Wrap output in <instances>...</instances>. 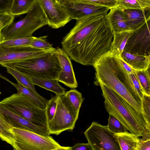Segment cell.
Listing matches in <instances>:
<instances>
[{"label": "cell", "instance_id": "cell-1", "mask_svg": "<svg viewBox=\"0 0 150 150\" xmlns=\"http://www.w3.org/2000/svg\"><path fill=\"white\" fill-rule=\"evenodd\" d=\"M105 15L96 14L76 20L63 38L62 48L72 60L83 65L93 66L110 52L113 32Z\"/></svg>", "mask_w": 150, "mask_h": 150}, {"label": "cell", "instance_id": "cell-2", "mask_svg": "<svg viewBox=\"0 0 150 150\" xmlns=\"http://www.w3.org/2000/svg\"><path fill=\"white\" fill-rule=\"evenodd\" d=\"M93 66L95 70L96 85L107 86L143 115L142 99L135 90L129 74L115 55L109 52Z\"/></svg>", "mask_w": 150, "mask_h": 150}, {"label": "cell", "instance_id": "cell-3", "mask_svg": "<svg viewBox=\"0 0 150 150\" xmlns=\"http://www.w3.org/2000/svg\"><path fill=\"white\" fill-rule=\"evenodd\" d=\"M99 86L102 91L106 111L117 118L128 131L139 137L150 132V127L142 114L110 88L103 84Z\"/></svg>", "mask_w": 150, "mask_h": 150}, {"label": "cell", "instance_id": "cell-4", "mask_svg": "<svg viewBox=\"0 0 150 150\" xmlns=\"http://www.w3.org/2000/svg\"><path fill=\"white\" fill-rule=\"evenodd\" d=\"M12 67L27 76L57 79L61 67L56 49L37 56L0 64Z\"/></svg>", "mask_w": 150, "mask_h": 150}, {"label": "cell", "instance_id": "cell-5", "mask_svg": "<svg viewBox=\"0 0 150 150\" xmlns=\"http://www.w3.org/2000/svg\"><path fill=\"white\" fill-rule=\"evenodd\" d=\"M22 19L13 22L0 31V42L13 38L30 37L36 30L47 25V19L38 2Z\"/></svg>", "mask_w": 150, "mask_h": 150}, {"label": "cell", "instance_id": "cell-6", "mask_svg": "<svg viewBox=\"0 0 150 150\" xmlns=\"http://www.w3.org/2000/svg\"><path fill=\"white\" fill-rule=\"evenodd\" d=\"M0 103L32 123L47 130L45 109L39 107L25 96L21 93H14Z\"/></svg>", "mask_w": 150, "mask_h": 150}, {"label": "cell", "instance_id": "cell-7", "mask_svg": "<svg viewBox=\"0 0 150 150\" xmlns=\"http://www.w3.org/2000/svg\"><path fill=\"white\" fill-rule=\"evenodd\" d=\"M14 150H70V146H61L50 134L24 128L13 127Z\"/></svg>", "mask_w": 150, "mask_h": 150}, {"label": "cell", "instance_id": "cell-8", "mask_svg": "<svg viewBox=\"0 0 150 150\" xmlns=\"http://www.w3.org/2000/svg\"><path fill=\"white\" fill-rule=\"evenodd\" d=\"M57 107L52 119L47 123V130L50 134L58 135L75 127L79 112L73 106L64 94L56 95Z\"/></svg>", "mask_w": 150, "mask_h": 150}, {"label": "cell", "instance_id": "cell-9", "mask_svg": "<svg viewBox=\"0 0 150 150\" xmlns=\"http://www.w3.org/2000/svg\"><path fill=\"white\" fill-rule=\"evenodd\" d=\"M115 134L107 126L95 122L84 132L92 150H121Z\"/></svg>", "mask_w": 150, "mask_h": 150}, {"label": "cell", "instance_id": "cell-10", "mask_svg": "<svg viewBox=\"0 0 150 150\" xmlns=\"http://www.w3.org/2000/svg\"><path fill=\"white\" fill-rule=\"evenodd\" d=\"M46 17L47 25L57 29L64 26L71 19L61 2L56 0H36Z\"/></svg>", "mask_w": 150, "mask_h": 150}, {"label": "cell", "instance_id": "cell-11", "mask_svg": "<svg viewBox=\"0 0 150 150\" xmlns=\"http://www.w3.org/2000/svg\"><path fill=\"white\" fill-rule=\"evenodd\" d=\"M124 51L132 54L150 55V21L131 33Z\"/></svg>", "mask_w": 150, "mask_h": 150}, {"label": "cell", "instance_id": "cell-12", "mask_svg": "<svg viewBox=\"0 0 150 150\" xmlns=\"http://www.w3.org/2000/svg\"><path fill=\"white\" fill-rule=\"evenodd\" d=\"M53 47L40 49L30 46L5 47L0 44V64L21 60L55 50Z\"/></svg>", "mask_w": 150, "mask_h": 150}, {"label": "cell", "instance_id": "cell-13", "mask_svg": "<svg viewBox=\"0 0 150 150\" xmlns=\"http://www.w3.org/2000/svg\"><path fill=\"white\" fill-rule=\"evenodd\" d=\"M61 3L69 13L71 20H76L86 16L96 14L106 15L110 9L104 6L68 0H63Z\"/></svg>", "mask_w": 150, "mask_h": 150}, {"label": "cell", "instance_id": "cell-14", "mask_svg": "<svg viewBox=\"0 0 150 150\" xmlns=\"http://www.w3.org/2000/svg\"><path fill=\"white\" fill-rule=\"evenodd\" d=\"M56 52L61 67L57 80L71 88H77L78 83L69 56L62 48L58 47Z\"/></svg>", "mask_w": 150, "mask_h": 150}, {"label": "cell", "instance_id": "cell-15", "mask_svg": "<svg viewBox=\"0 0 150 150\" xmlns=\"http://www.w3.org/2000/svg\"><path fill=\"white\" fill-rule=\"evenodd\" d=\"M0 113L13 127L24 128L39 133L49 134L47 130L32 123L8 109L0 103Z\"/></svg>", "mask_w": 150, "mask_h": 150}, {"label": "cell", "instance_id": "cell-16", "mask_svg": "<svg viewBox=\"0 0 150 150\" xmlns=\"http://www.w3.org/2000/svg\"><path fill=\"white\" fill-rule=\"evenodd\" d=\"M123 11L131 32L136 30L150 21V9H126Z\"/></svg>", "mask_w": 150, "mask_h": 150}, {"label": "cell", "instance_id": "cell-17", "mask_svg": "<svg viewBox=\"0 0 150 150\" xmlns=\"http://www.w3.org/2000/svg\"><path fill=\"white\" fill-rule=\"evenodd\" d=\"M113 32L130 31L123 10L118 6L111 8L105 15Z\"/></svg>", "mask_w": 150, "mask_h": 150}, {"label": "cell", "instance_id": "cell-18", "mask_svg": "<svg viewBox=\"0 0 150 150\" xmlns=\"http://www.w3.org/2000/svg\"><path fill=\"white\" fill-rule=\"evenodd\" d=\"M123 59L135 70L147 69L150 67V55H143L130 53L123 51L120 55Z\"/></svg>", "mask_w": 150, "mask_h": 150}, {"label": "cell", "instance_id": "cell-19", "mask_svg": "<svg viewBox=\"0 0 150 150\" xmlns=\"http://www.w3.org/2000/svg\"><path fill=\"white\" fill-rule=\"evenodd\" d=\"M121 150H138L140 138L127 131L115 133Z\"/></svg>", "mask_w": 150, "mask_h": 150}, {"label": "cell", "instance_id": "cell-20", "mask_svg": "<svg viewBox=\"0 0 150 150\" xmlns=\"http://www.w3.org/2000/svg\"><path fill=\"white\" fill-rule=\"evenodd\" d=\"M34 85L54 93L56 95L64 94L66 89L59 84L57 80L27 76Z\"/></svg>", "mask_w": 150, "mask_h": 150}, {"label": "cell", "instance_id": "cell-21", "mask_svg": "<svg viewBox=\"0 0 150 150\" xmlns=\"http://www.w3.org/2000/svg\"><path fill=\"white\" fill-rule=\"evenodd\" d=\"M0 78L10 83L14 86L17 90L18 93H21L27 96L40 108L45 109L47 103L48 101L45 98L41 95L38 96L19 83L16 84L10 81L6 77L0 73Z\"/></svg>", "mask_w": 150, "mask_h": 150}, {"label": "cell", "instance_id": "cell-22", "mask_svg": "<svg viewBox=\"0 0 150 150\" xmlns=\"http://www.w3.org/2000/svg\"><path fill=\"white\" fill-rule=\"evenodd\" d=\"M132 32H113V38L110 52L119 56L124 51L126 43Z\"/></svg>", "mask_w": 150, "mask_h": 150}, {"label": "cell", "instance_id": "cell-23", "mask_svg": "<svg viewBox=\"0 0 150 150\" xmlns=\"http://www.w3.org/2000/svg\"><path fill=\"white\" fill-rule=\"evenodd\" d=\"M36 2V0H13L8 12L14 16L27 13Z\"/></svg>", "mask_w": 150, "mask_h": 150}, {"label": "cell", "instance_id": "cell-24", "mask_svg": "<svg viewBox=\"0 0 150 150\" xmlns=\"http://www.w3.org/2000/svg\"><path fill=\"white\" fill-rule=\"evenodd\" d=\"M12 128L0 113V139L10 144L13 148L15 138Z\"/></svg>", "mask_w": 150, "mask_h": 150}, {"label": "cell", "instance_id": "cell-25", "mask_svg": "<svg viewBox=\"0 0 150 150\" xmlns=\"http://www.w3.org/2000/svg\"><path fill=\"white\" fill-rule=\"evenodd\" d=\"M118 7L126 9H150V0H117Z\"/></svg>", "mask_w": 150, "mask_h": 150}, {"label": "cell", "instance_id": "cell-26", "mask_svg": "<svg viewBox=\"0 0 150 150\" xmlns=\"http://www.w3.org/2000/svg\"><path fill=\"white\" fill-rule=\"evenodd\" d=\"M3 67L6 68L7 72L12 75L18 83L28 88L36 94L40 96L35 90V85L28 77L12 67L7 66Z\"/></svg>", "mask_w": 150, "mask_h": 150}, {"label": "cell", "instance_id": "cell-27", "mask_svg": "<svg viewBox=\"0 0 150 150\" xmlns=\"http://www.w3.org/2000/svg\"><path fill=\"white\" fill-rule=\"evenodd\" d=\"M35 38L32 36L13 38L0 42V44L5 47L28 46Z\"/></svg>", "mask_w": 150, "mask_h": 150}, {"label": "cell", "instance_id": "cell-28", "mask_svg": "<svg viewBox=\"0 0 150 150\" xmlns=\"http://www.w3.org/2000/svg\"><path fill=\"white\" fill-rule=\"evenodd\" d=\"M135 72L144 93L150 95V68L142 70H135Z\"/></svg>", "mask_w": 150, "mask_h": 150}, {"label": "cell", "instance_id": "cell-29", "mask_svg": "<svg viewBox=\"0 0 150 150\" xmlns=\"http://www.w3.org/2000/svg\"><path fill=\"white\" fill-rule=\"evenodd\" d=\"M65 94L76 111L79 112L84 100L82 94L76 89H72L66 92Z\"/></svg>", "mask_w": 150, "mask_h": 150}, {"label": "cell", "instance_id": "cell-30", "mask_svg": "<svg viewBox=\"0 0 150 150\" xmlns=\"http://www.w3.org/2000/svg\"><path fill=\"white\" fill-rule=\"evenodd\" d=\"M109 114L108 123L107 126L110 130L115 133L128 131L117 118L112 115Z\"/></svg>", "mask_w": 150, "mask_h": 150}, {"label": "cell", "instance_id": "cell-31", "mask_svg": "<svg viewBox=\"0 0 150 150\" xmlns=\"http://www.w3.org/2000/svg\"><path fill=\"white\" fill-rule=\"evenodd\" d=\"M96 5L104 6L111 9L118 6L117 0H68Z\"/></svg>", "mask_w": 150, "mask_h": 150}, {"label": "cell", "instance_id": "cell-32", "mask_svg": "<svg viewBox=\"0 0 150 150\" xmlns=\"http://www.w3.org/2000/svg\"><path fill=\"white\" fill-rule=\"evenodd\" d=\"M47 37V36H45L39 37H35L29 46L40 49H47L52 47V45L48 42L46 39Z\"/></svg>", "mask_w": 150, "mask_h": 150}, {"label": "cell", "instance_id": "cell-33", "mask_svg": "<svg viewBox=\"0 0 150 150\" xmlns=\"http://www.w3.org/2000/svg\"><path fill=\"white\" fill-rule=\"evenodd\" d=\"M142 105L144 116L148 127H150V95L144 93Z\"/></svg>", "mask_w": 150, "mask_h": 150}, {"label": "cell", "instance_id": "cell-34", "mask_svg": "<svg viewBox=\"0 0 150 150\" xmlns=\"http://www.w3.org/2000/svg\"><path fill=\"white\" fill-rule=\"evenodd\" d=\"M56 96H52L48 100L45 108V112L47 122L53 118L57 107Z\"/></svg>", "mask_w": 150, "mask_h": 150}, {"label": "cell", "instance_id": "cell-35", "mask_svg": "<svg viewBox=\"0 0 150 150\" xmlns=\"http://www.w3.org/2000/svg\"><path fill=\"white\" fill-rule=\"evenodd\" d=\"M15 16L9 12L0 13V31L13 22Z\"/></svg>", "mask_w": 150, "mask_h": 150}, {"label": "cell", "instance_id": "cell-36", "mask_svg": "<svg viewBox=\"0 0 150 150\" xmlns=\"http://www.w3.org/2000/svg\"><path fill=\"white\" fill-rule=\"evenodd\" d=\"M142 137L140 138L138 150H150V132H145Z\"/></svg>", "mask_w": 150, "mask_h": 150}, {"label": "cell", "instance_id": "cell-37", "mask_svg": "<svg viewBox=\"0 0 150 150\" xmlns=\"http://www.w3.org/2000/svg\"><path fill=\"white\" fill-rule=\"evenodd\" d=\"M129 74L132 80L135 90L140 97L142 99L143 94L144 93L137 77L135 71L132 73Z\"/></svg>", "mask_w": 150, "mask_h": 150}, {"label": "cell", "instance_id": "cell-38", "mask_svg": "<svg viewBox=\"0 0 150 150\" xmlns=\"http://www.w3.org/2000/svg\"><path fill=\"white\" fill-rule=\"evenodd\" d=\"M13 0H0V13L8 12Z\"/></svg>", "mask_w": 150, "mask_h": 150}, {"label": "cell", "instance_id": "cell-39", "mask_svg": "<svg viewBox=\"0 0 150 150\" xmlns=\"http://www.w3.org/2000/svg\"><path fill=\"white\" fill-rule=\"evenodd\" d=\"M70 150H92L90 144L88 143H78L71 147Z\"/></svg>", "mask_w": 150, "mask_h": 150}, {"label": "cell", "instance_id": "cell-40", "mask_svg": "<svg viewBox=\"0 0 150 150\" xmlns=\"http://www.w3.org/2000/svg\"><path fill=\"white\" fill-rule=\"evenodd\" d=\"M116 56L122 67L128 74H130L134 72L135 70L128 65L120 55Z\"/></svg>", "mask_w": 150, "mask_h": 150}, {"label": "cell", "instance_id": "cell-41", "mask_svg": "<svg viewBox=\"0 0 150 150\" xmlns=\"http://www.w3.org/2000/svg\"><path fill=\"white\" fill-rule=\"evenodd\" d=\"M56 1H59V2H62V1H63V0H56Z\"/></svg>", "mask_w": 150, "mask_h": 150}, {"label": "cell", "instance_id": "cell-42", "mask_svg": "<svg viewBox=\"0 0 150 150\" xmlns=\"http://www.w3.org/2000/svg\"><path fill=\"white\" fill-rule=\"evenodd\" d=\"M0 31H0V38H1V34H0Z\"/></svg>", "mask_w": 150, "mask_h": 150}]
</instances>
